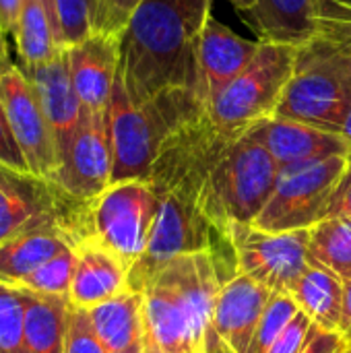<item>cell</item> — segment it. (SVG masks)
Listing matches in <instances>:
<instances>
[{
    "mask_svg": "<svg viewBox=\"0 0 351 353\" xmlns=\"http://www.w3.org/2000/svg\"><path fill=\"white\" fill-rule=\"evenodd\" d=\"M213 0H143L120 46L118 77L130 101L170 87L197 91L199 43Z\"/></svg>",
    "mask_w": 351,
    "mask_h": 353,
    "instance_id": "cell-1",
    "label": "cell"
},
{
    "mask_svg": "<svg viewBox=\"0 0 351 353\" xmlns=\"http://www.w3.org/2000/svg\"><path fill=\"white\" fill-rule=\"evenodd\" d=\"M205 110L199 93L188 87H170L143 103H134L118 77L108 108L114 157L112 184L126 180L149 182L151 168L168 137Z\"/></svg>",
    "mask_w": 351,
    "mask_h": 353,
    "instance_id": "cell-2",
    "label": "cell"
},
{
    "mask_svg": "<svg viewBox=\"0 0 351 353\" xmlns=\"http://www.w3.org/2000/svg\"><path fill=\"white\" fill-rule=\"evenodd\" d=\"M350 105L351 48L341 37L319 29L296 50L294 72L275 118L339 134Z\"/></svg>",
    "mask_w": 351,
    "mask_h": 353,
    "instance_id": "cell-3",
    "label": "cell"
},
{
    "mask_svg": "<svg viewBox=\"0 0 351 353\" xmlns=\"http://www.w3.org/2000/svg\"><path fill=\"white\" fill-rule=\"evenodd\" d=\"M279 165L273 155L242 134L213 165L199 196L203 215L228 236L232 223H252L267 205ZM230 238V236H228Z\"/></svg>",
    "mask_w": 351,
    "mask_h": 353,
    "instance_id": "cell-4",
    "label": "cell"
},
{
    "mask_svg": "<svg viewBox=\"0 0 351 353\" xmlns=\"http://www.w3.org/2000/svg\"><path fill=\"white\" fill-rule=\"evenodd\" d=\"M296 50L298 46L261 41L246 68L207 105L211 120L242 137L257 122L273 118L292 79Z\"/></svg>",
    "mask_w": 351,
    "mask_h": 353,
    "instance_id": "cell-5",
    "label": "cell"
},
{
    "mask_svg": "<svg viewBox=\"0 0 351 353\" xmlns=\"http://www.w3.org/2000/svg\"><path fill=\"white\" fill-rule=\"evenodd\" d=\"M348 163V155H335L279 168L275 188L252 225L265 232L310 230L323 219L329 196Z\"/></svg>",
    "mask_w": 351,
    "mask_h": 353,
    "instance_id": "cell-6",
    "label": "cell"
},
{
    "mask_svg": "<svg viewBox=\"0 0 351 353\" xmlns=\"http://www.w3.org/2000/svg\"><path fill=\"white\" fill-rule=\"evenodd\" d=\"M157 194L147 180L110 184L91 201V236L110 248L130 271L145 254L155 219Z\"/></svg>",
    "mask_w": 351,
    "mask_h": 353,
    "instance_id": "cell-7",
    "label": "cell"
},
{
    "mask_svg": "<svg viewBox=\"0 0 351 353\" xmlns=\"http://www.w3.org/2000/svg\"><path fill=\"white\" fill-rule=\"evenodd\" d=\"M228 236L238 273L252 277L273 294H292L308 269L310 230L265 232L252 223H232Z\"/></svg>",
    "mask_w": 351,
    "mask_h": 353,
    "instance_id": "cell-8",
    "label": "cell"
},
{
    "mask_svg": "<svg viewBox=\"0 0 351 353\" xmlns=\"http://www.w3.org/2000/svg\"><path fill=\"white\" fill-rule=\"evenodd\" d=\"M50 221L91 223V201H79L46 178L0 163V244Z\"/></svg>",
    "mask_w": 351,
    "mask_h": 353,
    "instance_id": "cell-9",
    "label": "cell"
},
{
    "mask_svg": "<svg viewBox=\"0 0 351 353\" xmlns=\"http://www.w3.org/2000/svg\"><path fill=\"white\" fill-rule=\"evenodd\" d=\"M0 101L29 172L52 182L58 170L56 141L35 89L8 50H0Z\"/></svg>",
    "mask_w": 351,
    "mask_h": 353,
    "instance_id": "cell-10",
    "label": "cell"
},
{
    "mask_svg": "<svg viewBox=\"0 0 351 353\" xmlns=\"http://www.w3.org/2000/svg\"><path fill=\"white\" fill-rule=\"evenodd\" d=\"M112 168L114 157L108 110H83V118L60 157L52 182L79 201H93L110 188Z\"/></svg>",
    "mask_w": 351,
    "mask_h": 353,
    "instance_id": "cell-11",
    "label": "cell"
},
{
    "mask_svg": "<svg viewBox=\"0 0 351 353\" xmlns=\"http://www.w3.org/2000/svg\"><path fill=\"white\" fill-rule=\"evenodd\" d=\"M205 331L161 279L143 292V353H203Z\"/></svg>",
    "mask_w": 351,
    "mask_h": 353,
    "instance_id": "cell-12",
    "label": "cell"
},
{
    "mask_svg": "<svg viewBox=\"0 0 351 353\" xmlns=\"http://www.w3.org/2000/svg\"><path fill=\"white\" fill-rule=\"evenodd\" d=\"M91 236L89 221H50L33 225L0 244V283L17 285L29 273Z\"/></svg>",
    "mask_w": 351,
    "mask_h": 353,
    "instance_id": "cell-13",
    "label": "cell"
},
{
    "mask_svg": "<svg viewBox=\"0 0 351 353\" xmlns=\"http://www.w3.org/2000/svg\"><path fill=\"white\" fill-rule=\"evenodd\" d=\"M122 35L91 31L85 39L66 48L70 79L85 110L106 112L120 68Z\"/></svg>",
    "mask_w": 351,
    "mask_h": 353,
    "instance_id": "cell-14",
    "label": "cell"
},
{
    "mask_svg": "<svg viewBox=\"0 0 351 353\" xmlns=\"http://www.w3.org/2000/svg\"><path fill=\"white\" fill-rule=\"evenodd\" d=\"M246 137L263 145L279 168L321 161L335 155H351V145L343 137L275 116L250 126Z\"/></svg>",
    "mask_w": 351,
    "mask_h": 353,
    "instance_id": "cell-15",
    "label": "cell"
},
{
    "mask_svg": "<svg viewBox=\"0 0 351 353\" xmlns=\"http://www.w3.org/2000/svg\"><path fill=\"white\" fill-rule=\"evenodd\" d=\"M261 48V39H246L209 17L199 43L197 93L205 108L246 68Z\"/></svg>",
    "mask_w": 351,
    "mask_h": 353,
    "instance_id": "cell-16",
    "label": "cell"
},
{
    "mask_svg": "<svg viewBox=\"0 0 351 353\" xmlns=\"http://www.w3.org/2000/svg\"><path fill=\"white\" fill-rule=\"evenodd\" d=\"M21 68L27 74L31 87L35 89V95L48 118V124L56 141L58 163H60V157L64 155L85 110L70 79L66 48H62L52 60L43 64L21 66Z\"/></svg>",
    "mask_w": 351,
    "mask_h": 353,
    "instance_id": "cell-17",
    "label": "cell"
},
{
    "mask_svg": "<svg viewBox=\"0 0 351 353\" xmlns=\"http://www.w3.org/2000/svg\"><path fill=\"white\" fill-rule=\"evenodd\" d=\"M271 296L273 292L252 277L234 275L217 296L211 327L234 352L246 353Z\"/></svg>",
    "mask_w": 351,
    "mask_h": 353,
    "instance_id": "cell-18",
    "label": "cell"
},
{
    "mask_svg": "<svg viewBox=\"0 0 351 353\" xmlns=\"http://www.w3.org/2000/svg\"><path fill=\"white\" fill-rule=\"evenodd\" d=\"M74 252L77 267L68 292L72 306L91 310L126 290L128 267L95 236L81 240Z\"/></svg>",
    "mask_w": 351,
    "mask_h": 353,
    "instance_id": "cell-19",
    "label": "cell"
},
{
    "mask_svg": "<svg viewBox=\"0 0 351 353\" xmlns=\"http://www.w3.org/2000/svg\"><path fill=\"white\" fill-rule=\"evenodd\" d=\"M108 353H143V294L124 290L89 310Z\"/></svg>",
    "mask_w": 351,
    "mask_h": 353,
    "instance_id": "cell-20",
    "label": "cell"
},
{
    "mask_svg": "<svg viewBox=\"0 0 351 353\" xmlns=\"http://www.w3.org/2000/svg\"><path fill=\"white\" fill-rule=\"evenodd\" d=\"M248 14L261 41L302 46L319 31L314 0H257Z\"/></svg>",
    "mask_w": 351,
    "mask_h": 353,
    "instance_id": "cell-21",
    "label": "cell"
},
{
    "mask_svg": "<svg viewBox=\"0 0 351 353\" xmlns=\"http://www.w3.org/2000/svg\"><path fill=\"white\" fill-rule=\"evenodd\" d=\"M290 296L317 327L325 331L339 329L343 308V279L312 256H308V269L294 285Z\"/></svg>",
    "mask_w": 351,
    "mask_h": 353,
    "instance_id": "cell-22",
    "label": "cell"
},
{
    "mask_svg": "<svg viewBox=\"0 0 351 353\" xmlns=\"http://www.w3.org/2000/svg\"><path fill=\"white\" fill-rule=\"evenodd\" d=\"M25 306V343L29 353H64L68 296H43L21 290Z\"/></svg>",
    "mask_w": 351,
    "mask_h": 353,
    "instance_id": "cell-23",
    "label": "cell"
},
{
    "mask_svg": "<svg viewBox=\"0 0 351 353\" xmlns=\"http://www.w3.org/2000/svg\"><path fill=\"white\" fill-rule=\"evenodd\" d=\"M12 43L21 66L43 64L62 50L52 19L37 0H23Z\"/></svg>",
    "mask_w": 351,
    "mask_h": 353,
    "instance_id": "cell-24",
    "label": "cell"
},
{
    "mask_svg": "<svg viewBox=\"0 0 351 353\" xmlns=\"http://www.w3.org/2000/svg\"><path fill=\"white\" fill-rule=\"evenodd\" d=\"M308 252L343 281L351 279V217L323 219L312 225Z\"/></svg>",
    "mask_w": 351,
    "mask_h": 353,
    "instance_id": "cell-25",
    "label": "cell"
},
{
    "mask_svg": "<svg viewBox=\"0 0 351 353\" xmlns=\"http://www.w3.org/2000/svg\"><path fill=\"white\" fill-rule=\"evenodd\" d=\"M77 267V252L74 246L66 248L33 273H29L25 279H21L14 288L43 294V296H68L72 275Z\"/></svg>",
    "mask_w": 351,
    "mask_h": 353,
    "instance_id": "cell-26",
    "label": "cell"
},
{
    "mask_svg": "<svg viewBox=\"0 0 351 353\" xmlns=\"http://www.w3.org/2000/svg\"><path fill=\"white\" fill-rule=\"evenodd\" d=\"M300 312V306L290 294H273L261 323L254 331V337L250 341V347L246 353H269L273 343L279 339V335L285 331V327L292 323V319Z\"/></svg>",
    "mask_w": 351,
    "mask_h": 353,
    "instance_id": "cell-27",
    "label": "cell"
},
{
    "mask_svg": "<svg viewBox=\"0 0 351 353\" xmlns=\"http://www.w3.org/2000/svg\"><path fill=\"white\" fill-rule=\"evenodd\" d=\"M0 353H29L23 294L19 288L4 283H0Z\"/></svg>",
    "mask_w": 351,
    "mask_h": 353,
    "instance_id": "cell-28",
    "label": "cell"
},
{
    "mask_svg": "<svg viewBox=\"0 0 351 353\" xmlns=\"http://www.w3.org/2000/svg\"><path fill=\"white\" fill-rule=\"evenodd\" d=\"M95 4L97 0H54L58 41L62 48L85 39L93 31Z\"/></svg>",
    "mask_w": 351,
    "mask_h": 353,
    "instance_id": "cell-29",
    "label": "cell"
},
{
    "mask_svg": "<svg viewBox=\"0 0 351 353\" xmlns=\"http://www.w3.org/2000/svg\"><path fill=\"white\" fill-rule=\"evenodd\" d=\"M64 353H108L97 331L93 327L91 314L85 308L70 304L68 310V329L64 339Z\"/></svg>",
    "mask_w": 351,
    "mask_h": 353,
    "instance_id": "cell-30",
    "label": "cell"
},
{
    "mask_svg": "<svg viewBox=\"0 0 351 353\" xmlns=\"http://www.w3.org/2000/svg\"><path fill=\"white\" fill-rule=\"evenodd\" d=\"M141 2L143 0H97L95 17H93V31L124 35Z\"/></svg>",
    "mask_w": 351,
    "mask_h": 353,
    "instance_id": "cell-31",
    "label": "cell"
},
{
    "mask_svg": "<svg viewBox=\"0 0 351 353\" xmlns=\"http://www.w3.org/2000/svg\"><path fill=\"white\" fill-rule=\"evenodd\" d=\"M314 331H317V325L300 310L292 319V323L285 327V331L279 335V339L273 343L269 353H300L310 341V337L314 335Z\"/></svg>",
    "mask_w": 351,
    "mask_h": 353,
    "instance_id": "cell-32",
    "label": "cell"
},
{
    "mask_svg": "<svg viewBox=\"0 0 351 353\" xmlns=\"http://www.w3.org/2000/svg\"><path fill=\"white\" fill-rule=\"evenodd\" d=\"M0 163L19 172H29L27 159L17 143V137L10 128V122L6 118V112L0 101Z\"/></svg>",
    "mask_w": 351,
    "mask_h": 353,
    "instance_id": "cell-33",
    "label": "cell"
},
{
    "mask_svg": "<svg viewBox=\"0 0 351 353\" xmlns=\"http://www.w3.org/2000/svg\"><path fill=\"white\" fill-rule=\"evenodd\" d=\"M333 217H351V155L350 163L345 172L341 174L339 182L335 184L329 196V203L325 207V213H323V219H333Z\"/></svg>",
    "mask_w": 351,
    "mask_h": 353,
    "instance_id": "cell-34",
    "label": "cell"
},
{
    "mask_svg": "<svg viewBox=\"0 0 351 353\" xmlns=\"http://www.w3.org/2000/svg\"><path fill=\"white\" fill-rule=\"evenodd\" d=\"M350 341L339 331H325L317 327L314 335L300 353H348Z\"/></svg>",
    "mask_w": 351,
    "mask_h": 353,
    "instance_id": "cell-35",
    "label": "cell"
},
{
    "mask_svg": "<svg viewBox=\"0 0 351 353\" xmlns=\"http://www.w3.org/2000/svg\"><path fill=\"white\" fill-rule=\"evenodd\" d=\"M21 6H23V0H0V33L6 41L12 39L17 31Z\"/></svg>",
    "mask_w": 351,
    "mask_h": 353,
    "instance_id": "cell-36",
    "label": "cell"
},
{
    "mask_svg": "<svg viewBox=\"0 0 351 353\" xmlns=\"http://www.w3.org/2000/svg\"><path fill=\"white\" fill-rule=\"evenodd\" d=\"M317 21H335L351 17V0H314Z\"/></svg>",
    "mask_w": 351,
    "mask_h": 353,
    "instance_id": "cell-37",
    "label": "cell"
},
{
    "mask_svg": "<svg viewBox=\"0 0 351 353\" xmlns=\"http://www.w3.org/2000/svg\"><path fill=\"white\" fill-rule=\"evenodd\" d=\"M319 29L329 31V33L341 37L351 48V17L335 19V21H319Z\"/></svg>",
    "mask_w": 351,
    "mask_h": 353,
    "instance_id": "cell-38",
    "label": "cell"
},
{
    "mask_svg": "<svg viewBox=\"0 0 351 353\" xmlns=\"http://www.w3.org/2000/svg\"><path fill=\"white\" fill-rule=\"evenodd\" d=\"M337 331L351 343V279L343 281V308Z\"/></svg>",
    "mask_w": 351,
    "mask_h": 353,
    "instance_id": "cell-39",
    "label": "cell"
},
{
    "mask_svg": "<svg viewBox=\"0 0 351 353\" xmlns=\"http://www.w3.org/2000/svg\"><path fill=\"white\" fill-rule=\"evenodd\" d=\"M203 353H236L219 335L217 331L209 325L205 331V339H203Z\"/></svg>",
    "mask_w": 351,
    "mask_h": 353,
    "instance_id": "cell-40",
    "label": "cell"
},
{
    "mask_svg": "<svg viewBox=\"0 0 351 353\" xmlns=\"http://www.w3.org/2000/svg\"><path fill=\"white\" fill-rule=\"evenodd\" d=\"M339 137H343L348 143L351 145V105L348 108L343 120H341V126H339Z\"/></svg>",
    "mask_w": 351,
    "mask_h": 353,
    "instance_id": "cell-41",
    "label": "cell"
},
{
    "mask_svg": "<svg viewBox=\"0 0 351 353\" xmlns=\"http://www.w3.org/2000/svg\"><path fill=\"white\" fill-rule=\"evenodd\" d=\"M46 10H48V14H50V19H52V25H54V31H56V37H58V23H56V12H54V0H37ZM60 43V41H58Z\"/></svg>",
    "mask_w": 351,
    "mask_h": 353,
    "instance_id": "cell-42",
    "label": "cell"
},
{
    "mask_svg": "<svg viewBox=\"0 0 351 353\" xmlns=\"http://www.w3.org/2000/svg\"><path fill=\"white\" fill-rule=\"evenodd\" d=\"M225 2H230L232 6H236V8L242 10V12H250L257 0H225Z\"/></svg>",
    "mask_w": 351,
    "mask_h": 353,
    "instance_id": "cell-43",
    "label": "cell"
},
{
    "mask_svg": "<svg viewBox=\"0 0 351 353\" xmlns=\"http://www.w3.org/2000/svg\"><path fill=\"white\" fill-rule=\"evenodd\" d=\"M0 50H8V41L2 37V33H0Z\"/></svg>",
    "mask_w": 351,
    "mask_h": 353,
    "instance_id": "cell-44",
    "label": "cell"
},
{
    "mask_svg": "<svg viewBox=\"0 0 351 353\" xmlns=\"http://www.w3.org/2000/svg\"><path fill=\"white\" fill-rule=\"evenodd\" d=\"M348 353H351V347H350V352H348Z\"/></svg>",
    "mask_w": 351,
    "mask_h": 353,
    "instance_id": "cell-45",
    "label": "cell"
},
{
    "mask_svg": "<svg viewBox=\"0 0 351 353\" xmlns=\"http://www.w3.org/2000/svg\"><path fill=\"white\" fill-rule=\"evenodd\" d=\"M350 347H351V343H350Z\"/></svg>",
    "mask_w": 351,
    "mask_h": 353,
    "instance_id": "cell-46",
    "label": "cell"
}]
</instances>
